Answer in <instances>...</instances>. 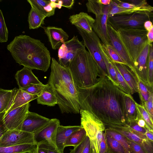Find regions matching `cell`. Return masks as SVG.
Instances as JSON below:
<instances>
[{"mask_svg": "<svg viewBox=\"0 0 153 153\" xmlns=\"http://www.w3.org/2000/svg\"><path fill=\"white\" fill-rule=\"evenodd\" d=\"M76 89L79 110L91 113L107 128H116L127 125L125 105L127 94L108 76H103L92 86Z\"/></svg>", "mask_w": 153, "mask_h": 153, "instance_id": "1", "label": "cell"}, {"mask_svg": "<svg viewBox=\"0 0 153 153\" xmlns=\"http://www.w3.org/2000/svg\"><path fill=\"white\" fill-rule=\"evenodd\" d=\"M51 71L48 83L53 88L57 104L62 113H79L78 93L68 68L51 58Z\"/></svg>", "mask_w": 153, "mask_h": 153, "instance_id": "2", "label": "cell"}, {"mask_svg": "<svg viewBox=\"0 0 153 153\" xmlns=\"http://www.w3.org/2000/svg\"><path fill=\"white\" fill-rule=\"evenodd\" d=\"M68 68L76 88L92 86L104 75L98 64L85 47L77 52Z\"/></svg>", "mask_w": 153, "mask_h": 153, "instance_id": "3", "label": "cell"}, {"mask_svg": "<svg viewBox=\"0 0 153 153\" xmlns=\"http://www.w3.org/2000/svg\"><path fill=\"white\" fill-rule=\"evenodd\" d=\"M7 48L17 63L31 70L36 69L34 60L49 51L40 40L23 35L16 36Z\"/></svg>", "mask_w": 153, "mask_h": 153, "instance_id": "4", "label": "cell"}, {"mask_svg": "<svg viewBox=\"0 0 153 153\" xmlns=\"http://www.w3.org/2000/svg\"><path fill=\"white\" fill-rule=\"evenodd\" d=\"M117 31L134 62L148 42L147 36L148 31L144 28L120 29Z\"/></svg>", "mask_w": 153, "mask_h": 153, "instance_id": "5", "label": "cell"}, {"mask_svg": "<svg viewBox=\"0 0 153 153\" xmlns=\"http://www.w3.org/2000/svg\"><path fill=\"white\" fill-rule=\"evenodd\" d=\"M88 12L94 14L96 18L93 29L105 45L109 44L107 25L108 17L109 4L104 5L99 0H88L86 4Z\"/></svg>", "mask_w": 153, "mask_h": 153, "instance_id": "6", "label": "cell"}, {"mask_svg": "<svg viewBox=\"0 0 153 153\" xmlns=\"http://www.w3.org/2000/svg\"><path fill=\"white\" fill-rule=\"evenodd\" d=\"M79 113L81 126L89 138L92 148L94 149L96 153H100V145L105 126L101 120L89 112L80 110Z\"/></svg>", "mask_w": 153, "mask_h": 153, "instance_id": "7", "label": "cell"}, {"mask_svg": "<svg viewBox=\"0 0 153 153\" xmlns=\"http://www.w3.org/2000/svg\"><path fill=\"white\" fill-rule=\"evenodd\" d=\"M153 14V13H134L117 14L109 17L108 22L116 31L120 29L144 28L143 25L145 22L152 21Z\"/></svg>", "mask_w": 153, "mask_h": 153, "instance_id": "8", "label": "cell"}, {"mask_svg": "<svg viewBox=\"0 0 153 153\" xmlns=\"http://www.w3.org/2000/svg\"><path fill=\"white\" fill-rule=\"evenodd\" d=\"M60 124L58 119H50L47 124L34 134L38 147L58 152L56 144V136L57 129Z\"/></svg>", "mask_w": 153, "mask_h": 153, "instance_id": "9", "label": "cell"}, {"mask_svg": "<svg viewBox=\"0 0 153 153\" xmlns=\"http://www.w3.org/2000/svg\"><path fill=\"white\" fill-rule=\"evenodd\" d=\"M82 37L83 42L88 51L98 64L103 74L108 76V71L102 54L100 45L102 42L97 35L93 31L88 33L76 27Z\"/></svg>", "mask_w": 153, "mask_h": 153, "instance_id": "10", "label": "cell"}, {"mask_svg": "<svg viewBox=\"0 0 153 153\" xmlns=\"http://www.w3.org/2000/svg\"><path fill=\"white\" fill-rule=\"evenodd\" d=\"M85 47L83 42L80 41L77 36H74L59 48L58 62L62 66L68 68L71 61L77 52Z\"/></svg>", "mask_w": 153, "mask_h": 153, "instance_id": "11", "label": "cell"}, {"mask_svg": "<svg viewBox=\"0 0 153 153\" xmlns=\"http://www.w3.org/2000/svg\"><path fill=\"white\" fill-rule=\"evenodd\" d=\"M26 144L36 145L33 134L21 130H8L0 139L1 147Z\"/></svg>", "mask_w": 153, "mask_h": 153, "instance_id": "12", "label": "cell"}, {"mask_svg": "<svg viewBox=\"0 0 153 153\" xmlns=\"http://www.w3.org/2000/svg\"><path fill=\"white\" fill-rule=\"evenodd\" d=\"M29 102L6 113L4 122L9 130H20L29 111Z\"/></svg>", "mask_w": 153, "mask_h": 153, "instance_id": "13", "label": "cell"}, {"mask_svg": "<svg viewBox=\"0 0 153 153\" xmlns=\"http://www.w3.org/2000/svg\"><path fill=\"white\" fill-rule=\"evenodd\" d=\"M150 44L148 42L146 45L137 59L133 62L131 70L142 82L146 85L151 86L149 83L148 75V56Z\"/></svg>", "mask_w": 153, "mask_h": 153, "instance_id": "14", "label": "cell"}, {"mask_svg": "<svg viewBox=\"0 0 153 153\" xmlns=\"http://www.w3.org/2000/svg\"><path fill=\"white\" fill-rule=\"evenodd\" d=\"M107 33L109 44L121 56L131 70L133 68V62L120 39L117 31L108 22Z\"/></svg>", "mask_w": 153, "mask_h": 153, "instance_id": "15", "label": "cell"}, {"mask_svg": "<svg viewBox=\"0 0 153 153\" xmlns=\"http://www.w3.org/2000/svg\"><path fill=\"white\" fill-rule=\"evenodd\" d=\"M50 120L36 113L29 111L20 130L34 134L47 124Z\"/></svg>", "mask_w": 153, "mask_h": 153, "instance_id": "16", "label": "cell"}, {"mask_svg": "<svg viewBox=\"0 0 153 153\" xmlns=\"http://www.w3.org/2000/svg\"><path fill=\"white\" fill-rule=\"evenodd\" d=\"M42 28L53 50L59 49L68 40V35L62 28L50 26Z\"/></svg>", "mask_w": 153, "mask_h": 153, "instance_id": "17", "label": "cell"}, {"mask_svg": "<svg viewBox=\"0 0 153 153\" xmlns=\"http://www.w3.org/2000/svg\"><path fill=\"white\" fill-rule=\"evenodd\" d=\"M112 129L123 135L128 140L140 145L147 153H153V142L148 139H143L133 133L128 125L119 128Z\"/></svg>", "mask_w": 153, "mask_h": 153, "instance_id": "18", "label": "cell"}, {"mask_svg": "<svg viewBox=\"0 0 153 153\" xmlns=\"http://www.w3.org/2000/svg\"><path fill=\"white\" fill-rule=\"evenodd\" d=\"M82 127L81 126H59L56 136V146L59 153H64L65 143L68 138L72 133Z\"/></svg>", "mask_w": 153, "mask_h": 153, "instance_id": "19", "label": "cell"}, {"mask_svg": "<svg viewBox=\"0 0 153 153\" xmlns=\"http://www.w3.org/2000/svg\"><path fill=\"white\" fill-rule=\"evenodd\" d=\"M69 19L71 24L76 27L88 33H91L93 31L95 19L87 13L81 12L70 16Z\"/></svg>", "mask_w": 153, "mask_h": 153, "instance_id": "20", "label": "cell"}, {"mask_svg": "<svg viewBox=\"0 0 153 153\" xmlns=\"http://www.w3.org/2000/svg\"><path fill=\"white\" fill-rule=\"evenodd\" d=\"M131 91V94L138 92V79L135 73L127 65L114 63Z\"/></svg>", "mask_w": 153, "mask_h": 153, "instance_id": "21", "label": "cell"}, {"mask_svg": "<svg viewBox=\"0 0 153 153\" xmlns=\"http://www.w3.org/2000/svg\"><path fill=\"white\" fill-rule=\"evenodd\" d=\"M15 78L19 89H21L31 84L42 83L34 74L31 69L25 67L16 72Z\"/></svg>", "mask_w": 153, "mask_h": 153, "instance_id": "22", "label": "cell"}, {"mask_svg": "<svg viewBox=\"0 0 153 153\" xmlns=\"http://www.w3.org/2000/svg\"><path fill=\"white\" fill-rule=\"evenodd\" d=\"M31 7L46 17L53 16L55 14V8L51 0H27Z\"/></svg>", "mask_w": 153, "mask_h": 153, "instance_id": "23", "label": "cell"}, {"mask_svg": "<svg viewBox=\"0 0 153 153\" xmlns=\"http://www.w3.org/2000/svg\"><path fill=\"white\" fill-rule=\"evenodd\" d=\"M153 7L149 5L136 9H126L118 6L111 0L109 4L108 17L117 14H130L134 13H153Z\"/></svg>", "mask_w": 153, "mask_h": 153, "instance_id": "24", "label": "cell"}, {"mask_svg": "<svg viewBox=\"0 0 153 153\" xmlns=\"http://www.w3.org/2000/svg\"><path fill=\"white\" fill-rule=\"evenodd\" d=\"M37 103L50 106L57 104V99L53 89L48 83L45 86L40 95L36 98Z\"/></svg>", "mask_w": 153, "mask_h": 153, "instance_id": "25", "label": "cell"}, {"mask_svg": "<svg viewBox=\"0 0 153 153\" xmlns=\"http://www.w3.org/2000/svg\"><path fill=\"white\" fill-rule=\"evenodd\" d=\"M38 96L29 94L20 89H18L13 103L6 113L36 99Z\"/></svg>", "mask_w": 153, "mask_h": 153, "instance_id": "26", "label": "cell"}, {"mask_svg": "<svg viewBox=\"0 0 153 153\" xmlns=\"http://www.w3.org/2000/svg\"><path fill=\"white\" fill-rule=\"evenodd\" d=\"M16 88L12 90H5L0 97V113L7 112L11 107L18 90Z\"/></svg>", "mask_w": 153, "mask_h": 153, "instance_id": "27", "label": "cell"}, {"mask_svg": "<svg viewBox=\"0 0 153 153\" xmlns=\"http://www.w3.org/2000/svg\"><path fill=\"white\" fill-rule=\"evenodd\" d=\"M136 102L131 94H126L125 105L127 124L135 120L137 114Z\"/></svg>", "mask_w": 153, "mask_h": 153, "instance_id": "28", "label": "cell"}, {"mask_svg": "<svg viewBox=\"0 0 153 153\" xmlns=\"http://www.w3.org/2000/svg\"><path fill=\"white\" fill-rule=\"evenodd\" d=\"M46 17L31 7L29 12L28 22L30 29L38 28L44 23Z\"/></svg>", "mask_w": 153, "mask_h": 153, "instance_id": "29", "label": "cell"}, {"mask_svg": "<svg viewBox=\"0 0 153 153\" xmlns=\"http://www.w3.org/2000/svg\"><path fill=\"white\" fill-rule=\"evenodd\" d=\"M36 145L26 144L7 147L0 146V153H30Z\"/></svg>", "mask_w": 153, "mask_h": 153, "instance_id": "30", "label": "cell"}, {"mask_svg": "<svg viewBox=\"0 0 153 153\" xmlns=\"http://www.w3.org/2000/svg\"><path fill=\"white\" fill-rule=\"evenodd\" d=\"M108 153H126L123 146L110 136L105 133Z\"/></svg>", "mask_w": 153, "mask_h": 153, "instance_id": "31", "label": "cell"}, {"mask_svg": "<svg viewBox=\"0 0 153 153\" xmlns=\"http://www.w3.org/2000/svg\"><path fill=\"white\" fill-rule=\"evenodd\" d=\"M86 135L85 129L82 127L70 136L65 143V147L68 146L74 147L78 145L83 140Z\"/></svg>", "mask_w": 153, "mask_h": 153, "instance_id": "32", "label": "cell"}, {"mask_svg": "<svg viewBox=\"0 0 153 153\" xmlns=\"http://www.w3.org/2000/svg\"><path fill=\"white\" fill-rule=\"evenodd\" d=\"M105 133L110 136L121 143L124 147L126 153H131L128 140L124 136L114 129L109 128L105 129Z\"/></svg>", "mask_w": 153, "mask_h": 153, "instance_id": "33", "label": "cell"}, {"mask_svg": "<svg viewBox=\"0 0 153 153\" xmlns=\"http://www.w3.org/2000/svg\"><path fill=\"white\" fill-rule=\"evenodd\" d=\"M138 79V92L140 100V104L143 106L149 100L150 94L153 91V87L147 86Z\"/></svg>", "mask_w": 153, "mask_h": 153, "instance_id": "34", "label": "cell"}, {"mask_svg": "<svg viewBox=\"0 0 153 153\" xmlns=\"http://www.w3.org/2000/svg\"><path fill=\"white\" fill-rule=\"evenodd\" d=\"M102 46L112 62L123 64L127 66L125 61L111 45L108 44L105 45L102 43Z\"/></svg>", "mask_w": 153, "mask_h": 153, "instance_id": "35", "label": "cell"}, {"mask_svg": "<svg viewBox=\"0 0 153 153\" xmlns=\"http://www.w3.org/2000/svg\"><path fill=\"white\" fill-rule=\"evenodd\" d=\"M74 147L69 153H92L90 141L87 135L79 144Z\"/></svg>", "mask_w": 153, "mask_h": 153, "instance_id": "36", "label": "cell"}, {"mask_svg": "<svg viewBox=\"0 0 153 153\" xmlns=\"http://www.w3.org/2000/svg\"><path fill=\"white\" fill-rule=\"evenodd\" d=\"M45 85L31 84L20 89L32 95L39 96L45 88Z\"/></svg>", "mask_w": 153, "mask_h": 153, "instance_id": "37", "label": "cell"}, {"mask_svg": "<svg viewBox=\"0 0 153 153\" xmlns=\"http://www.w3.org/2000/svg\"><path fill=\"white\" fill-rule=\"evenodd\" d=\"M8 31L6 24L2 12L0 9V42L7 41Z\"/></svg>", "mask_w": 153, "mask_h": 153, "instance_id": "38", "label": "cell"}, {"mask_svg": "<svg viewBox=\"0 0 153 153\" xmlns=\"http://www.w3.org/2000/svg\"><path fill=\"white\" fill-rule=\"evenodd\" d=\"M112 63L116 73L117 79L119 86L126 94H131V91L130 88L119 71L114 63L113 62Z\"/></svg>", "mask_w": 153, "mask_h": 153, "instance_id": "39", "label": "cell"}, {"mask_svg": "<svg viewBox=\"0 0 153 153\" xmlns=\"http://www.w3.org/2000/svg\"><path fill=\"white\" fill-rule=\"evenodd\" d=\"M153 47L152 44H150L148 61V75L150 86L153 87Z\"/></svg>", "mask_w": 153, "mask_h": 153, "instance_id": "40", "label": "cell"}, {"mask_svg": "<svg viewBox=\"0 0 153 153\" xmlns=\"http://www.w3.org/2000/svg\"><path fill=\"white\" fill-rule=\"evenodd\" d=\"M127 124L133 133L143 139H147L145 134L147 129L140 126L135 120L128 123Z\"/></svg>", "mask_w": 153, "mask_h": 153, "instance_id": "41", "label": "cell"}, {"mask_svg": "<svg viewBox=\"0 0 153 153\" xmlns=\"http://www.w3.org/2000/svg\"><path fill=\"white\" fill-rule=\"evenodd\" d=\"M137 108L140 112L141 116L146 121L147 125L152 131H153V120L151 118L149 114L141 105L136 103Z\"/></svg>", "mask_w": 153, "mask_h": 153, "instance_id": "42", "label": "cell"}, {"mask_svg": "<svg viewBox=\"0 0 153 153\" xmlns=\"http://www.w3.org/2000/svg\"><path fill=\"white\" fill-rule=\"evenodd\" d=\"M153 91L150 94L149 100L145 102L143 106L148 112L152 120H153Z\"/></svg>", "mask_w": 153, "mask_h": 153, "instance_id": "43", "label": "cell"}, {"mask_svg": "<svg viewBox=\"0 0 153 153\" xmlns=\"http://www.w3.org/2000/svg\"><path fill=\"white\" fill-rule=\"evenodd\" d=\"M128 142L131 153H147L138 144L129 140Z\"/></svg>", "mask_w": 153, "mask_h": 153, "instance_id": "44", "label": "cell"}, {"mask_svg": "<svg viewBox=\"0 0 153 153\" xmlns=\"http://www.w3.org/2000/svg\"><path fill=\"white\" fill-rule=\"evenodd\" d=\"M137 114L135 120L137 124L140 126L141 127H143L146 129H148L150 131H153L149 127L146 121L142 117L140 112L137 108Z\"/></svg>", "mask_w": 153, "mask_h": 153, "instance_id": "45", "label": "cell"}, {"mask_svg": "<svg viewBox=\"0 0 153 153\" xmlns=\"http://www.w3.org/2000/svg\"><path fill=\"white\" fill-rule=\"evenodd\" d=\"M113 1L117 5L123 8L133 9L141 7L136 6L134 4L128 2H124L120 0H113Z\"/></svg>", "mask_w": 153, "mask_h": 153, "instance_id": "46", "label": "cell"}, {"mask_svg": "<svg viewBox=\"0 0 153 153\" xmlns=\"http://www.w3.org/2000/svg\"><path fill=\"white\" fill-rule=\"evenodd\" d=\"M6 112H4L0 113V139L9 130L5 125L3 118Z\"/></svg>", "mask_w": 153, "mask_h": 153, "instance_id": "47", "label": "cell"}, {"mask_svg": "<svg viewBox=\"0 0 153 153\" xmlns=\"http://www.w3.org/2000/svg\"><path fill=\"white\" fill-rule=\"evenodd\" d=\"M126 1L139 7H145L149 5L145 0H127Z\"/></svg>", "mask_w": 153, "mask_h": 153, "instance_id": "48", "label": "cell"}, {"mask_svg": "<svg viewBox=\"0 0 153 153\" xmlns=\"http://www.w3.org/2000/svg\"><path fill=\"white\" fill-rule=\"evenodd\" d=\"M107 152V146L105 132L102 133V139L100 145V153H104Z\"/></svg>", "mask_w": 153, "mask_h": 153, "instance_id": "49", "label": "cell"}, {"mask_svg": "<svg viewBox=\"0 0 153 153\" xmlns=\"http://www.w3.org/2000/svg\"><path fill=\"white\" fill-rule=\"evenodd\" d=\"M61 1L62 6H63L69 9L72 8L74 3V0H62Z\"/></svg>", "mask_w": 153, "mask_h": 153, "instance_id": "50", "label": "cell"}, {"mask_svg": "<svg viewBox=\"0 0 153 153\" xmlns=\"http://www.w3.org/2000/svg\"><path fill=\"white\" fill-rule=\"evenodd\" d=\"M30 153H48V150L39 148L36 145L33 150Z\"/></svg>", "mask_w": 153, "mask_h": 153, "instance_id": "51", "label": "cell"}, {"mask_svg": "<svg viewBox=\"0 0 153 153\" xmlns=\"http://www.w3.org/2000/svg\"><path fill=\"white\" fill-rule=\"evenodd\" d=\"M144 27L148 31L153 28L152 22L150 20H148L145 22L144 24Z\"/></svg>", "mask_w": 153, "mask_h": 153, "instance_id": "52", "label": "cell"}, {"mask_svg": "<svg viewBox=\"0 0 153 153\" xmlns=\"http://www.w3.org/2000/svg\"><path fill=\"white\" fill-rule=\"evenodd\" d=\"M147 36L148 43L152 44L153 41V28L148 31Z\"/></svg>", "mask_w": 153, "mask_h": 153, "instance_id": "53", "label": "cell"}, {"mask_svg": "<svg viewBox=\"0 0 153 153\" xmlns=\"http://www.w3.org/2000/svg\"><path fill=\"white\" fill-rule=\"evenodd\" d=\"M145 134L148 140L153 142V131L147 129Z\"/></svg>", "mask_w": 153, "mask_h": 153, "instance_id": "54", "label": "cell"}, {"mask_svg": "<svg viewBox=\"0 0 153 153\" xmlns=\"http://www.w3.org/2000/svg\"><path fill=\"white\" fill-rule=\"evenodd\" d=\"M99 2L102 4L107 5L110 4L111 0H99Z\"/></svg>", "mask_w": 153, "mask_h": 153, "instance_id": "55", "label": "cell"}, {"mask_svg": "<svg viewBox=\"0 0 153 153\" xmlns=\"http://www.w3.org/2000/svg\"><path fill=\"white\" fill-rule=\"evenodd\" d=\"M48 153H59V152L56 151H52L50 150H48Z\"/></svg>", "mask_w": 153, "mask_h": 153, "instance_id": "56", "label": "cell"}, {"mask_svg": "<svg viewBox=\"0 0 153 153\" xmlns=\"http://www.w3.org/2000/svg\"><path fill=\"white\" fill-rule=\"evenodd\" d=\"M4 89L0 88V97L4 91Z\"/></svg>", "mask_w": 153, "mask_h": 153, "instance_id": "57", "label": "cell"}, {"mask_svg": "<svg viewBox=\"0 0 153 153\" xmlns=\"http://www.w3.org/2000/svg\"><path fill=\"white\" fill-rule=\"evenodd\" d=\"M92 153H96L94 149V148H92Z\"/></svg>", "mask_w": 153, "mask_h": 153, "instance_id": "58", "label": "cell"}, {"mask_svg": "<svg viewBox=\"0 0 153 153\" xmlns=\"http://www.w3.org/2000/svg\"><path fill=\"white\" fill-rule=\"evenodd\" d=\"M2 1V0H0V2H1V1Z\"/></svg>", "mask_w": 153, "mask_h": 153, "instance_id": "59", "label": "cell"}, {"mask_svg": "<svg viewBox=\"0 0 153 153\" xmlns=\"http://www.w3.org/2000/svg\"><path fill=\"white\" fill-rule=\"evenodd\" d=\"M104 153H107V152H105Z\"/></svg>", "mask_w": 153, "mask_h": 153, "instance_id": "60", "label": "cell"}]
</instances>
